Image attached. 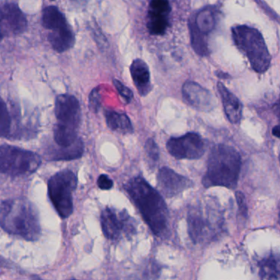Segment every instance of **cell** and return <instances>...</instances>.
<instances>
[{"instance_id":"cell-1","label":"cell","mask_w":280,"mask_h":280,"mask_svg":"<svg viewBox=\"0 0 280 280\" xmlns=\"http://www.w3.org/2000/svg\"><path fill=\"white\" fill-rule=\"evenodd\" d=\"M124 188L154 234L158 237L166 234L168 230V212L161 193L140 176L131 178Z\"/></svg>"},{"instance_id":"cell-2","label":"cell","mask_w":280,"mask_h":280,"mask_svg":"<svg viewBox=\"0 0 280 280\" xmlns=\"http://www.w3.org/2000/svg\"><path fill=\"white\" fill-rule=\"evenodd\" d=\"M0 216L1 227L7 233L27 241H36L41 236L38 212L27 199L2 201Z\"/></svg>"},{"instance_id":"cell-3","label":"cell","mask_w":280,"mask_h":280,"mask_svg":"<svg viewBox=\"0 0 280 280\" xmlns=\"http://www.w3.org/2000/svg\"><path fill=\"white\" fill-rule=\"evenodd\" d=\"M241 156L233 147L217 145L211 151L207 162V170L202 179L206 187H237L241 171Z\"/></svg>"},{"instance_id":"cell-4","label":"cell","mask_w":280,"mask_h":280,"mask_svg":"<svg viewBox=\"0 0 280 280\" xmlns=\"http://www.w3.org/2000/svg\"><path fill=\"white\" fill-rule=\"evenodd\" d=\"M232 35L235 45L247 56L252 68L259 73L266 72L271 66V56L261 32L241 25L232 27Z\"/></svg>"},{"instance_id":"cell-5","label":"cell","mask_w":280,"mask_h":280,"mask_svg":"<svg viewBox=\"0 0 280 280\" xmlns=\"http://www.w3.org/2000/svg\"><path fill=\"white\" fill-rule=\"evenodd\" d=\"M77 186V176L70 169L56 172L49 179V197L62 219L68 218L73 212L72 193Z\"/></svg>"},{"instance_id":"cell-6","label":"cell","mask_w":280,"mask_h":280,"mask_svg":"<svg viewBox=\"0 0 280 280\" xmlns=\"http://www.w3.org/2000/svg\"><path fill=\"white\" fill-rule=\"evenodd\" d=\"M41 165L37 154L24 149L2 145L0 147V170L11 177H19L36 172Z\"/></svg>"},{"instance_id":"cell-7","label":"cell","mask_w":280,"mask_h":280,"mask_svg":"<svg viewBox=\"0 0 280 280\" xmlns=\"http://www.w3.org/2000/svg\"><path fill=\"white\" fill-rule=\"evenodd\" d=\"M221 216L216 210L207 206H193L187 214V231L195 243L207 242L215 238L221 227Z\"/></svg>"},{"instance_id":"cell-8","label":"cell","mask_w":280,"mask_h":280,"mask_svg":"<svg viewBox=\"0 0 280 280\" xmlns=\"http://www.w3.org/2000/svg\"><path fill=\"white\" fill-rule=\"evenodd\" d=\"M101 223L104 235L112 241L119 239L122 233L132 236L137 232L134 220L126 210L117 213L113 209L106 207L101 213Z\"/></svg>"},{"instance_id":"cell-9","label":"cell","mask_w":280,"mask_h":280,"mask_svg":"<svg viewBox=\"0 0 280 280\" xmlns=\"http://www.w3.org/2000/svg\"><path fill=\"white\" fill-rule=\"evenodd\" d=\"M166 147L168 153L177 160H197L203 156L206 151L203 140L194 132L171 137Z\"/></svg>"},{"instance_id":"cell-10","label":"cell","mask_w":280,"mask_h":280,"mask_svg":"<svg viewBox=\"0 0 280 280\" xmlns=\"http://www.w3.org/2000/svg\"><path fill=\"white\" fill-rule=\"evenodd\" d=\"M1 38L19 36L27 29V19L17 2H7L1 7Z\"/></svg>"},{"instance_id":"cell-11","label":"cell","mask_w":280,"mask_h":280,"mask_svg":"<svg viewBox=\"0 0 280 280\" xmlns=\"http://www.w3.org/2000/svg\"><path fill=\"white\" fill-rule=\"evenodd\" d=\"M55 112L57 124L78 130L82 119V110L79 101L74 96L69 94L57 96Z\"/></svg>"},{"instance_id":"cell-12","label":"cell","mask_w":280,"mask_h":280,"mask_svg":"<svg viewBox=\"0 0 280 280\" xmlns=\"http://www.w3.org/2000/svg\"><path fill=\"white\" fill-rule=\"evenodd\" d=\"M157 186L164 196L171 198L193 186V182L168 167H163L157 175Z\"/></svg>"},{"instance_id":"cell-13","label":"cell","mask_w":280,"mask_h":280,"mask_svg":"<svg viewBox=\"0 0 280 280\" xmlns=\"http://www.w3.org/2000/svg\"><path fill=\"white\" fill-rule=\"evenodd\" d=\"M171 6L166 0H153L149 3L146 27L152 36H163L166 34L169 22L168 17Z\"/></svg>"},{"instance_id":"cell-14","label":"cell","mask_w":280,"mask_h":280,"mask_svg":"<svg viewBox=\"0 0 280 280\" xmlns=\"http://www.w3.org/2000/svg\"><path fill=\"white\" fill-rule=\"evenodd\" d=\"M182 91L185 101L196 110L208 111L213 109V96L198 83L191 81L186 82L182 86Z\"/></svg>"},{"instance_id":"cell-15","label":"cell","mask_w":280,"mask_h":280,"mask_svg":"<svg viewBox=\"0 0 280 280\" xmlns=\"http://www.w3.org/2000/svg\"><path fill=\"white\" fill-rule=\"evenodd\" d=\"M132 81L141 96H146L152 90L148 65L141 58L133 60L130 66Z\"/></svg>"},{"instance_id":"cell-16","label":"cell","mask_w":280,"mask_h":280,"mask_svg":"<svg viewBox=\"0 0 280 280\" xmlns=\"http://www.w3.org/2000/svg\"><path fill=\"white\" fill-rule=\"evenodd\" d=\"M218 91L222 98L225 114L232 124L239 123L242 119V106L237 96L230 92L223 83L218 82Z\"/></svg>"},{"instance_id":"cell-17","label":"cell","mask_w":280,"mask_h":280,"mask_svg":"<svg viewBox=\"0 0 280 280\" xmlns=\"http://www.w3.org/2000/svg\"><path fill=\"white\" fill-rule=\"evenodd\" d=\"M48 41L54 51L57 53H63L74 46L76 36L69 25L57 31H51L48 35Z\"/></svg>"},{"instance_id":"cell-18","label":"cell","mask_w":280,"mask_h":280,"mask_svg":"<svg viewBox=\"0 0 280 280\" xmlns=\"http://www.w3.org/2000/svg\"><path fill=\"white\" fill-rule=\"evenodd\" d=\"M261 280H280V254L272 253L259 262Z\"/></svg>"},{"instance_id":"cell-19","label":"cell","mask_w":280,"mask_h":280,"mask_svg":"<svg viewBox=\"0 0 280 280\" xmlns=\"http://www.w3.org/2000/svg\"><path fill=\"white\" fill-rule=\"evenodd\" d=\"M106 123L110 129L121 134L127 135L133 133V127L129 117L124 112L107 111L105 112Z\"/></svg>"},{"instance_id":"cell-20","label":"cell","mask_w":280,"mask_h":280,"mask_svg":"<svg viewBox=\"0 0 280 280\" xmlns=\"http://www.w3.org/2000/svg\"><path fill=\"white\" fill-rule=\"evenodd\" d=\"M42 25L44 28L51 31H57L69 26L64 14L56 6L50 5L45 7L42 12Z\"/></svg>"},{"instance_id":"cell-21","label":"cell","mask_w":280,"mask_h":280,"mask_svg":"<svg viewBox=\"0 0 280 280\" xmlns=\"http://www.w3.org/2000/svg\"><path fill=\"white\" fill-rule=\"evenodd\" d=\"M84 153V144L82 140L78 141L73 146L67 148H53V151H47V157L50 161H72L82 157Z\"/></svg>"},{"instance_id":"cell-22","label":"cell","mask_w":280,"mask_h":280,"mask_svg":"<svg viewBox=\"0 0 280 280\" xmlns=\"http://www.w3.org/2000/svg\"><path fill=\"white\" fill-rule=\"evenodd\" d=\"M189 27L194 28L201 35L209 34L216 27V16L213 10L204 8L195 16L194 20L190 21Z\"/></svg>"},{"instance_id":"cell-23","label":"cell","mask_w":280,"mask_h":280,"mask_svg":"<svg viewBox=\"0 0 280 280\" xmlns=\"http://www.w3.org/2000/svg\"><path fill=\"white\" fill-rule=\"evenodd\" d=\"M79 137L77 130L62 125L56 124L54 127V140L58 147L67 148L73 146Z\"/></svg>"},{"instance_id":"cell-24","label":"cell","mask_w":280,"mask_h":280,"mask_svg":"<svg viewBox=\"0 0 280 280\" xmlns=\"http://www.w3.org/2000/svg\"><path fill=\"white\" fill-rule=\"evenodd\" d=\"M12 132V117L7 111V105L3 100L0 104V136L2 137H11Z\"/></svg>"},{"instance_id":"cell-25","label":"cell","mask_w":280,"mask_h":280,"mask_svg":"<svg viewBox=\"0 0 280 280\" xmlns=\"http://www.w3.org/2000/svg\"><path fill=\"white\" fill-rule=\"evenodd\" d=\"M101 106V95L100 87L94 88L89 96V108L93 112L100 111Z\"/></svg>"},{"instance_id":"cell-26","label":"cell","mask_w":280,"mask_h":280,"mask_svg":"<svg viewBox=\"0 0 280 280\" xmlns=\"http://www.w3.org/2000/svg\"><path fill=\"white\" fill-rule=\"evenodd\" d=\"M112 83L120 96L124 100L125 102L129 104L133 99V92L127 86H124L122 82L117 79L112 80Z\"/></svg>"},{"instance_id":"cell-27","label":"cell","mask_w":280,"mask_h":280,"mask_svg":"<svg viewBox=\"0 0 280 280\" xmlns=\"http://www.w3.org/2000/svg\"><path fill=\"white\" fill-rule=\"evenodd\" d=\"M145 151H146V155L148 156L149 158L151 161H159L160 158V150H159L158 146L156 144V141H154L152 138H149L145 144Z\"/></svg>"},{"instance_id":"cell-28","label":"cell","mask_w":280,"mask_h":280,"mask_svg":"<svg viewBox=\"0 0 280 280\" xmlns=\"http://www.w3.org/2000/svg\"><path fill=\"white\" fill-rule=\"evenodd\" d=\"M97 185L101 190H111L113 187V182L108 175L101 174L99 176Z\"/></svg>"},{"instance_id":"cell-29","label":"cell","mask_w":280,"mask_h":280,"mask_svg":"<svg viewBox=\"0 0 280 280\" xmlns=\"http://www.w3.org/2000/svg\"><path fill=\"white\" fill-rule=\"evenodd\" d=\"M236 197H237V204L239 206L240 211L242 212V215H245L247 212V204L245 202V197L242 192H237L236 193Z\"/></svg>"},{"instance_id":"cell-30","label":"cell","mask_w":280,"mask_h":280,"mask_svg":"<svg viewBox=\"0 0 280 280\" xmlns=\"http://www.w3.org/2000/svg\"><path fill=\"white\" fill-rule=\"evenodd\" d=\"M273 111L276 117H278L279 122H280V124L279 125L280 126V101H279L274 106Z\"/></svg>"},{"instance_id":"cell-31","label":"cell","mask_w":280,"mask_h":280,"mask_svg":"<svg viewBox=\"0 0 280 280\" xmlns=\"http://www.w3.org/2000/svg\"><path fill=\"white\" fill-rule=\"evenodd\" d=\"M32 280H41V279L36 278V277H33V278H32Z\"/></svg>"},{"instance_id":"cell-32","label":"cell","mask_w":280,"mask_h":280,"mask_svg":"<svg viewBox=\"0 0 280 280\" xmlns=\"http://www.w3.org/2000/svg\"><path fill=\"white\" fill-rule=\"evenodd\" d=\"M279 222H280V211H279Z\"/></svg>"},{"instance_id":"cell-33","label":"cell","mask_w":280,"mask_h":280,"mask_svg":"<svg viewBox=\"0 0 280 280\" xmlns=\"http://www.w3.org/2000/svg\"><path fill=\"white\" fill-rule=\"evenodd\" d=\"M279 160H280V158H279Z\"/></svg>"}]
</instances>
